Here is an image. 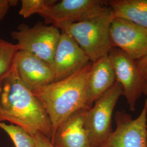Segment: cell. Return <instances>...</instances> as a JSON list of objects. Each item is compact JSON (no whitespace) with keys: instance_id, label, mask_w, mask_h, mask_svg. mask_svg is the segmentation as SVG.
Here are the masks:
<instances>
[{"instance_id":"6da1fadb","label":"cell","mask_w":147,"mask_h":147,"mask_svg":"<svg viewBox=\"0 0 147 147\" xmlns=\"http://www.w3.org/2000/svg\"><path fill=\"white\" fill-rule=\"evenodd\" d=\"M7 121L34 136L41 132L51 141V123L41 102L21 82L14 64L0 80V122Z\"/></svg>"},{"instance_id":"7a4b0ae2","label":"cell","mask_w":147,"mask_h":147,"mask_svg":"<svg viewBox=\"0 0 147 147\" xmlns=\"http://www.w3.org/2000/svg\"><path fill=\"white\" fill-rule=\"evenodd\" d=\"M91 65L90 62L68 77L53 81L33 93L47 113L53 126V135L74 112L83 109L88 110L86 86Z\"/></svg>"},{"instance_id":"3957f363","label":"cell","mask_w":147,"mask_h":147,"mask_svg":"<svg viewBox=\"0 0 147 147\" xmlns=\"http://www.w3.org/2000/svg\"><path fill=\"white\" fill-rule=\"evenodd\" d=\"M115 18L111 8L84 21L62 27L78 44L91 62L108 56L112 48L110 38L111 22Z\"/></svg>"},{"instance_id":"277c9868","label":"cell","mask_w":147,"mask_h":147,"mask_svg":"<svg viewBox=\"0 0 147 147\" xmlns=\"http://www.w3.org/2000/svg\"><path fill=\"white\" fill-rule=\"evenodd\" d=\"M123 95L121 84L116 81L113 86L94 102L86 111L84 127L93 147H99L113 131V111L119 98Z\"/></svg>"},{"instance_id":"5b68a950","label":"cell","mask_w":147,"mask_h":147,"mask_svg":"<svg viewBox=\"0 0 147 147\" xmlns=\"http://www.w3.org/2000/svg\"><path fill=\"white\" fill-rule=\"evenodd\" d=\"M61 35V32L53 25L37 22L33 27L19 25L11 33L19 51L30 53L46 62L50 66Z\"/></svg>"},{"instance_id":"8992f818","label":"cell","mask_w":147,"mask_h":147,"mask_svg":"<svg viewBox=\"0 0 147 147\" xmlns=\"http://www.w3.org/2000/svg\"><path fill=\"white\" fill-rule=\"evenodd\" d=\"M108 8L107 1H57L39 16L44 19L47 25L51 24L59 30L62 27L84 21L100 14Z\"/></svg>"},{"instance_id":"52a82bcc","label":"cell","mask_w":147,"mask_h":147,"mask_svg":"<svg viewBox=\"0 0 147 147\" xmlns=\"http://www.w3.org/2000/svg\"><path fill=\"white\" fill-rule=\"evenodd\" d=\"M116 81L121 84L127 104L135 111L137 102L142 95H147V82L138 68L136 61L120 49L112 47L109 54Z\"/></svg>"},{"instance_id":"ba28073f","label":"cell","mask_w":147,"mask_h":147,"mask_svg":"<svg viewBox=\"0 0 147 147\" xmlns=\"http://www.w3.org/2000/svg\"><path fill=\"white\" fill-rule=\"evenodd\" d=\"M115 121V129L99 147H147V98L137 118L118 111Z\"/></svg>"},{"instance_id":"9c48e42d","label":"cell","mask_w":147,"mask_h":147,"mask_svg":"<svg viewBox=\"0 0 147 147\" xmlns=\"http://www.w3.org/2000/svg\"><path fill=\"white\" fill-rule=\"evenodd\" d=\"M110 38L116 47L137 61L147 54V29L125 19L115 17L111 22Z\"/></svg>"},{"instance_id":"30bf717a","label":"cell","mask_w":147,"mask_h":147,"mask_svg":"<svg viewBox=\"0 0 147 147\" xmlns=\"http://www.w3.org/2000/svg\"><path fill=\"white\" fill-rule=\"evenodd\" d=\"M90 62L89 58L73 38L61 32L51 66L55 81L68 77Z\"/></svg>"},{"instance_id":"8fae6325","label":"cell","mask_w":147,"mask_h":147,"mask_svg":"<svg viewBox=\"0 0 147 147\" xmlns=\"http://www.w3.org/2000/svg\"><path fill=\"white\" fill-rule=\"evenodd\" d=\"M14 65L21 82L32 93L55 81L51 66L30 53L18 51Z\"/></svg>"},{"instance_id":"7c38bea8","label":"cell","mask_w":147,"mask_h":147,"mask_svg":"<svg viewBox=\"0 0 147 147\" xmlns=\"http://www.w3.org/2000/svg\"><path fill=\"white\" fill-rule=\"evenodd\" d=\"M87 109L77 111L63 121L51 141L54 147H93L84 127Z\"/></svg>"},{"instance_id":"4fadbf2b","label":"cell","mask_w":147,"mask_h":147,"mask_svg":"<svg viewBox=\"0 0 147 147\" xmlns=\"http://www.w3.org/2000/svg\"><path fill=\"white\" fill-rule=\"evenodd\" d=\"M116 81L109 56L92 62L86 86L87 108L92 107L95 101L110 89Z\"/></svg>"},{"instance_id":"5bb4252c","label":"cell","mask_w":147,"mask_h":147,"mask_svg":"<svg viewBox=\"0 0 147 147\" xmlns=\"http://www.w3.org/2000/svg\"><path fill=\"white\" fill-rule=\"evenodd\" d=\"M115 17L125 19L147 29V0L107 1Z\"/></svg>"},{"instance_id":"9a60e30c","label":"cell","mask_w":147,"mask_h":147,"mask_svg":"<svg viewBox=\"0 0 147 147\" xmlns=\"http://www.w3.org/2000/svg\"><path fill=\"white\" fill-rule=\"evenodd\" d=\"M16 45L0 38V80L13 68L16 53Z\"/></svg>"},{"instance_id":"2e32d148","label":"cell","mask_w":147,"mask_h":147,"mask_svg":"<svg viewBox=\"0 0 147 147\" xmlns=\"http://www.w3.org/2000/svg\"><path fill=\"white\" fill-rule=\"evenodd\" d=\"M0 128L8 135L16 147H37L34 137L14 124L0 122Z\"/></svg>"},{"instance_id":"e0dca14e","label":"cell","mask_w":147,"mask_h":147,"mask_svg":"<svg viewBox=\"0 0 147 147\" xmlns=\"http://www.w3.org/2000/svg\"><path fill=\"white\" fill-rule=\"evenodd\" d=\"M56 0H21V8L19 14L24 18L41 14L50 5L55 3Z\"/></svg>"},{"instance_id":"ac0fdd59","label":"cell","mask_w":147,"mask_h":147,"mask_svg":"<svg viewBox=\"0 0 147 147\" xmlns=\"http://www.w3.org/2000/svg\"><path fill=\"white\" fill-rule=\"evenodd\" d=\"M18 1L0 0V21H2L7 14L9 8L18 4Z\"/></svg>"},{"instance_id":"d6986e66","label":"cell","mask_w":147,"mask_h":147,"mask_svg":"<svg viewBox=\"0 0 147 147\" xmlns=\"http://www.w3.org/2000/svg\"><path fill=\"white\" fill-rule=\"evenodd\" d=\"M33 137L35 139L37 147H54L50 140L41 132H38Z\"/></svg>"},{"instance_id":"ffe728a7","label":"cell","mask_w":147,"mask_h":147,"mask_svg":"<svg viewBox=\"0 0 147 147\" xmlns=\"http://www.w3.org/2000/svg\"><path fill=\"white\" fill-rule=\"evenodd\" d=\"M136 63L143 76L147 82V54L136 61Z\"/></svg>"}]
</instances>
